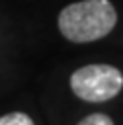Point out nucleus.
Instances as JSON below:
<instances>
[{
	"instance_id": "f257e3e1",
	"label": "nucleus",
	"mask_w": 123,
	"mask_h": 125,
	"mask_svg": "<svg viewBox=\"0 0 123 125\" xmlns=\"http://www.w3.org/2000/svg\"><path fill=\"white\" fill-rule=\"evenodd\" d=\"M117 21L109 0H82L68 4L59 14V29L72 43H90L105 37Z\"/></svg>"
},
{
	"instance_id": "f03ea898",
	"label": "nucleus",
	"mask_w": 123,
	"mask_h": 125,
	"mask_svg": "<svg viewBox=\"0 0 123 125\" xmlns=\"http://www.w3.org/2000/svg\"><path fill=\"white\" fill-rule=\"evenodd\" d=\"M70 88L74 96L84 102H107L121 92L123 74L111 64H88L72 72Z\"/></svg>"
},
{
	"instance_id": "7ed1b4c3",
	"label": "nucleus",
	"mask_w": 123,
	"mask_h": 125,
	"mask_svg": "<svg viewBox=\"0 0 123 125\" xmlns=\"http://www.w3.org/2000/svg\"><path fill=\"white\" fill-rule=\"evenodd\" d=\"M0 125H35V123L27 113L12 111V113H6L0 117Z\"/></svg>"
},
{
	"instance_id": "20e7f679",
	"label": "nucleus",
	"mask_w": 123,
	"mask_h": 125,
	"mask_svg": "<svg viewBox=\"0 0 123 125\" xmlns=\"http://www.w3.org/2000/svg\"><path fill=\"white\" fill-rule=\"evenodd\" d=\"M78 125H113V121L105 113H92V115L84 117Z\"/></svg>"
}]
</instances>
